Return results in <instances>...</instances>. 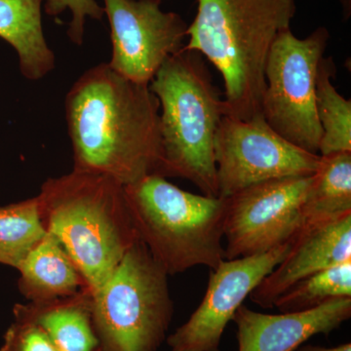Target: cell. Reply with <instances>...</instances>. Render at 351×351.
Returning a JSON list of instances; mask_svg holds the SVG:
<instances>
[{
  "mask_svg": "<svg viewBox=\"0 0 351 351\" xmlns=\"http://www.w3.org/2000/svg\"><path fill=\"white\" fill-rule=\"evenodd\" d=\"M46 233L36 196L0 206V265L17 269Z\"/></svg>",
  "mask_w": 351,
  "mask_h": 351,
  "instance_id": "obj_19",
  "label": "cell"
},
{
  "mask_svg": "<svg viewBox=\"0 0 351 351\" xmlns=\"http://www.w3.org/2000/svg\"><path fill=\"white\" fill-rule=\"evenodd\" d=\"M64 112L73 170L110 176L123 186L160 176V104L147 85L101 63L71 86Z\"/></svg>",
  "mask_w": 351,
  "mask_h": 351,
  "instance_id": "obj_1",
  "label": "cell"
},
{
  "mask_svg": "<svg viewBox=\"0 0 351 351\" xmlns=\"http://www.w3.org/2000/svg\"><path fill=\"white\" fill-rule=\"evenodd\" d=\"M168 274L141 240L92 293L101 351H157L166 341L174 304Z\"/></svg>",
  "mask_w": 351,
  "mask_h": 351,
  "instance_id": "obj_6",
  "label": "cell"
},
{
  "mask_svg": "<svg viewBox=\"0 0 351 351\" xmlns=\"http://www.w3.org/2000/svg\"><path fill=\"white\" fill-rule=\"evenodd\" d=\"M351 297V260L316 272L283 293L274 307L280 313L314 308L339 298Z\"/></svg>",
  "mask_w": 351,
  "mask_h": 351,
  "instance_id": "obj_20",
  "label": "cell"
},
{
  "mask_svg": "<svg viewBox=\"0 0 351 351\" xmlns=\"http://www.w3.org/2000/svg\"><path fill=\"white\" fill-rule=\"evenodd\" d=\"M351 215V152L321 156L302 204V230Z\"/></svg>",
  "mask_w": 351,
  "mask_h": 351,
  "instance_id": "obj_17",
  "label": "cell"
},
{
  "mask_svg": "<svg viewBox=\"0 0 351 351\" xmlns=\"http://www.w3.org/2000/svg\"><path fill=\"white\" fill-rule=\"evenodd\" d=\"M350 260L351 215H348L327 225L302 230L285 258L249 297L263 308H274L276 300L295 283Z\"/></svg>",
  "mask_w": 351,
  "mask_h": 351,
  "instance_id": "obj_13",
  "label": "cell"
},
{
  "mask_svg": "<svg viewBox=\"0 0 351 351\" xmlns=\"http://www.w3.org/2000/svg\"><path fill=\"white\" fill-rule=\"evenodd\" d=\"M311 176L258 182L226 198V260L265 253L304 228L302 204Z\"/></svg>",
  "mask_w": 351,
  "mask_h": 351,
  "instance_id": "obj_9",
  "label": "cell"
},
{
  "mask_svg": "<svg viewBox=\"0 0 351 351\" xmlns=\"http://www.w3.org/2000/svg\"><path fill=\"white\" fill-rule=\"evenodd\" d=\"M292 242L258 255L223 260L211 269L202 302L166 338L171 351H219L226 325L252 291L285 258Z\"/></svg>",
  "mask_w": 351,
  "mask_h": 351,
  "instance_id": "obj_11",
  "label": "cell"
},
{
  "mask_svg": "<svg viewBox=\"0 0 351 351\" xmlns=\"http://www.w3.org/2000/svg\"><path fill=\"white\" fill-rule=\"evenodd\" d=\"M295 351H351V345L350 343H343V345L335 346V348H322L317 346H300Z\"/></svg>",
  "mask_w": 351,
  "mask_h": 351,
  "instance_id": "obj_23",
  "label": "cell"
},
{
  "mask_svg": "<svg viewBox=\"0 0 351 351\" xmlns=\"http://www.w3.org/2000/svg\"><path fill=\"white\" fill-rule=\"evenodd\" d=\"M0 351H60L43 328L21 318L14 317L4 332Z\"/></svg>",
  "mask_w": 351,
  "mask_h": 351,
  "instance_id": "obj_22",
  "label": "cell"
},
{
  "mask_svg": "<svg viewBox=\"0 0 351 351\" xmlns=\"http://www.w3.org/2000/svg\"><path fill=\"white\" fill-rule=\"evenodd\" d=\"M329 39L324 27L304 39L291 29L280 32L267 57L262 100L263 119L278 135L318 156L322 129L316 112V76Z\"/></svg>",
  "mask_w": 351,
  "mask_h": 351,
  "instance_id": "obj_7",
  "label": "cell"
},
{
  "mask_svg": "<svg viewBox=\"0 0 351 351\" xmlns=\"http://www.w3.org/2000/svg\"><path fill=\"white\" fill-rule=\"evenodd\" d=\"M46 232L68 252L92 293L138 241L123 184L80 172L49 178L36 196Z\"/></svg>",
  "mask_w": 351,
  "mask_h": 351,
  "instance_id": "obj_3",
  "label": "cell"
},
{
  "mask_svg": "<svg viewBox=\"0 0 351 351\" xmlns=\"http://www.w3.org/2000/svg\"><path fill=\"white\" fill-rule=\"evenodd\" d=\"M149 87L160 104L161 177L182 178L218 197L214 142L225 103L205 58L182 49L166 60Z\"/></svg>",
  "mask_w": 351,
  "mask_h": 351,
  "instance_id": "obj_4",
  "label": "cell"
},
{
  "mask_svg": "<svg viewBox=\"0 0 351 351\" xmlns=\"http://www.w3.org/2000/svg\"><path fill=\"white\" fill-rule=\"evenodd\" d=\"M351 317V297L295 313L265 314L240 306L232 321L239 351H295L318 334L328 336Z\"/></svg>",
  "mask_w": 351,
  "mask_h": 351,
  "instance_id": "obj_12",
  "label": "cell"
},
{
  "mask_svg": "<svg viewBox=\"0 0 351 351\" xmlns=\"http://www.w3.org/2000/svg\"><path fill=\"white\" fill-rule=\"evenodd\" d=\"M17 270L21 294L34 304L66 299L88 288L73 258L50 233L27 254Z\"/></svg>",
  "mask_w": 351,
  "mask_h": 351,
  "instance_id": "obj_14",
  "label": "cell"
},
{
  "mask_svg": "<svg viewBox=\"0 0 351 351\" xmlns=\"http://www.w3.org/2000/svg\"><path fill=\"white\" fill-rule=\"evenodd\" d=\"M124 191L138 239L168 276L195 267L215 269L226 260V198L182 191L158 175Z\"/></svg>",
  "mask_w": 351,
  "mask_h": 351,
  "instance_id": "obj_5",
  "label": "cell"
},
{
  "mask_svg": "<svg viewBox=\"0 0 351 351\" xmlns=\"http://www.w3.org/2000/svg\"><path fill=\"white\" fill-rule=\"evenodd\" d=\"M44 11L47 15L59 16L66 10L71 11L68 36L71 43L82 46L84 39V25L86 18L101 20L105 15L104 7L96 0H44Z\"/></svg>",
  "mask_w": 351,
  "mask_h": 351,
  "instance_id": "obj_21",
  "label": "cell"
},
{
  "mask_svg": "<svg viewBox=\"0 0 351 351\" xmlns=\"http://www.w3.org/2000/svg\"><path fill=\"white\" fill-rule=\"evenodd\" d=\"M336 69L332 57H323L316 76V112L322 129L321 156L351 152V101L343 98L332 85Z\"/></svg>",
  "mask_w": 351,
  "mask_h": 351,
  "instance_id": "obj_18",
  "label": "cell"
},
{
  "mask_svg": "<svg viewBox=\"0 0 351 351\" xmlns=\"http://www.w3.org/2000/svg\"><path fill=\"white\" fill-rule=\"evenodd\" d=\"M162 0H104L110 27V68L147 85L166 60L184 49L189 25L161 9Z\"/></svg>",
  "mask_w": 351,
  "mask_h": 351,
  "instance_id": "obj_10",
  "label": "cell"
},
{
  "mask_svg": "<svg viewBox=\"0 0 351 351\" xmlns=\"http://www.w3.org/2000/svg\"><path fill=\"white\" fill-rule=\"evenodd\" d=\"M43 1L0 0V38L17 52L21 73L32 82L45 77L56 62L44 36Z\"/></svg>",
  "mask_w": 351,
  "mask_h": 351,
  "instance_id": "obj_16",
  "label": "cell"
},
{
  "mask_svg": "<svg viewBox=\"0 0 351 351\" xmlns=\"http://www.w3.org/2000/svg\"><path fill=\"white\" fill-rule=\"evenodd\" d=\"M219 197L258 182L311 176L320 156L291 144L267 123L262 113L249 120L223 115L214 142Z\"/></svg>",
  "mask_w": 351,
  "mask_h": 351,
  "instance_id": "obj_8",
  "label": "cell"
},
{
  "mask_svg": "<svg viewBox=\"0 0 351 351\" xmlns=\"http://www.w3.org/2000/svg\"><path fill=\"white\" fill-rule=\"evenodd\" d=\"M295 9V0H197L184 49L199 53L221 73L226 117L262 113L270 48L290 29Z\"/></svg>",
  "mask_w": 351,
  "mask_h": 351,
  "instance_id": "obj_2",
  "label": "cell"
},
{
  "mask_svg": "<svg viewBox=\"0 0 351 351\" xmlns=\"http://www.w3.org/2000/svg\"><path fill=\"white\" fill-rule=\"evenodd\" d=\"M92 297L86 288L66 299L16 304L13 315L43 328L60 351H101L92 318Z\"/></svg>",
  "mask_w": 351,
  "mask_h": 351,
  "instance_id": "obj_15",
  "label": "cell"
}]
</instances>
